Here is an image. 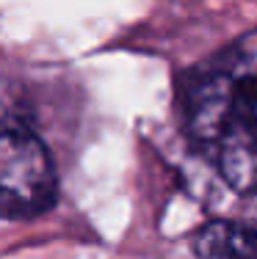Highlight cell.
Returning <instances> with one entry per match:
<instances>
[{
  "mask_svg": "<svg viewBox=\"0 0 257 259\" xmlns=\"http://www.w3.org/2000/svg\"><path fill=\"white\" fill-rule=\"evenodd\" d=\"M194 251L202 259H257V224H210L197 234Z\"/></svg>",
  "mask_w": 257,
  "mask_h": 259,
  "instance_id": "obj_3",
  "label": "cell"
},
{
  "mask_svg": "<svg viewBox=\"0 0 257 259\" xmlns=\"http://www.w3.org/2000/svg\"><path fill=\"white\" fill-rule=\"evenodd\" d=\"M177 113L191 146L230 190L257 196V33L188 72Z\"/></svg>",
  "mask_w": 257,
  "mask_h": 259,
  "instance_id": "obj_1",
  "label": "cell"
},
{
  "mask_svg": "<svg viewBox=\"0 0 257 259\" xmlns=\"http://www.w3.org/2000/svg\"><path fill=\"white\" fill-rule=\"evenodd\" d=\"M0 196L3 218L28 221L58 199V177L50 149L22 116L6 113L0 138Z\"/></svg>",
  "mask_w": 257,
  "mask_h": 259,
  "instance_id": "obj_2",
  "label": "cell"
}]
</instances>
